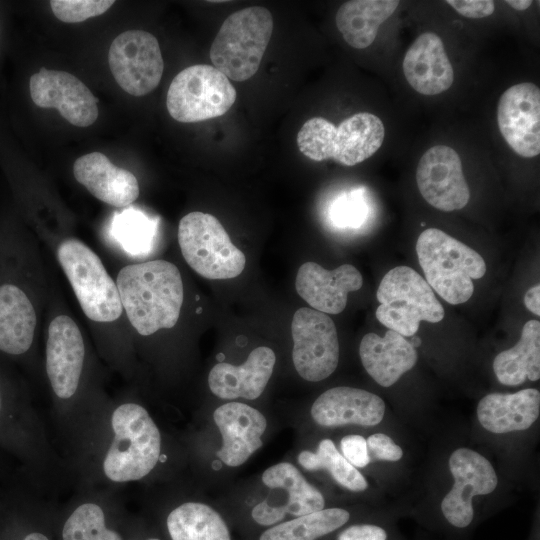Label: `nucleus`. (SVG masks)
<instances>
[{
  "label": "nucleus",
  "instance_id": "obj_35",
  "mask_svg": "<svg viewBox=\"0 0 540 540\" xmlns=\"http://www.w3.org/2000/svg\"><path fill=\"white\" fill-rule=\"evenodd\" d=\"M369 456L378 460L398 461L403 452L400 446L383 433H375L366 439Z\"/></svg>",
  "mask_w": 540,
  "mask_h": 540
},
{
  "label": "nucleus",
  "instance_id": "obj_16",
  "mask_svg": "<svg viewBox=\"0 0 540 540\" xmlns=\"http://www.w3.org/2000/svg\"><path fill=\"white\" fill-rule=\"evenodd\" d=\"M32 101L41 108H55L70 124L88 127L98 118V99L76 76L41 68L30 78Z\"/></svg>",
  "mask_w": 540,
  "mask_h": 540
},
{
  "label": "nucleus",
  "instance_id": "obj_18",
  "mask_svg": "<svg viewBox=\"0 0 540 540\" xmlns=\"http://www.w3.org/2000/svg\"><path fill=\"white\" fill-rule=\"evenodd\" d=\"M213 418L223 441L216 454L227 466L242 465L262 446L267 421L257 409L241 402H229L219 406Z\"/></svg>",
  "mask_w": 540,
  "mask_h": 540
},
{
  "label": "nucleus",
  "instance_id": "obj_29",
  "mask_svg": "<svg viewBox=\"0 0 540 540\" xmlns=\"http://www.w3.org/2000/svg\"><path fill=\"white\" fill-rule=\"evenodd\" d=\"M166 527L171 540H231L220 514L201 502L188 501L173 508Z\"/></svg>",
  "mask_w": 540,
  "mask_h": 540
},
{
  "label": "nucleus",
  "instance_id": "obj_38",
  "mask_svg": "<svg viewBox=\"0 0 540 540\" xmlns=\"http://www.w3.org/2000/svg\"><path fill=\"white\" fill-rule=\"evenodd\" d=\"M387 534L379 526L370 524L353 525L342 531L338 540H386Z\"/></svg>",
  "mask_w": 540,
  "mask_h": 540
},
{
  "label": "nucleus",
  "instance_id": "obj_30",
  "mask_svg": "<svg viewBox=\"0 0 540 540\" xmlns=\"http://www.w3.org/2000/svg\"><path fill=\"white\" fill-rule=\"evenodd\" d=\"M262 482L270 489L287 492L286 514L299 517L324 509L323 495L291 463L270 466L262 474Z\"/></svg>",
  "mask_w": 540,
  "mask_h": 540
},
{
  "label": "nucleus",
  "instance_id": "obj_14",
  "mask_svg": "<svg viewBox=\"0 0 540 540\" xmlns=\"http://www.w3.org/2000/svg\"><path fill=\"white\" fill-rule=\"evenodd\" d=\"M454 485L441 502L447 521L455 527L468 526L474 516L472 498L493 492L498 479L491 463L467 448L456 449L449 458Z\"/></svg>",
  "mask_w": 540,
  "mask_h": 540
},
{
  "label": "nucleus",
  "instance_id": "obj_28",
  "mask_svg": "<svg viewBox=\"0 0 540 540\" xmlns=\"http://www.w3.org/2000/svg\"><path fill=\"white\" fill-rule=\"evenodd\" d=\"M498 381L507 386H517L527 379L540 378V322L527 321L519 341L510 349L499 353L493 361Z\"/></svg>",
  "mask_w": 540,
  "mask_h": 540
},
{
  "label": "nucleus",
  "instance_id": "obj_8",
  "mask_svg": "<svg viewBox=\"0 0 540 540\" xmlns=\"http://www.w3.org/2000/svg\"><path fill=\"white\" fill-rule=\"evenodd\" d=\"M57 258L89 319L107 323L121 316L123 308L116 282L89 246L77 239H65L57 247Z\"/></svg>",
  "mask_w": 540,
  "mask_h": 540
},
{
  "label": "nucleus",
  "instance_id": "obj_12",
  "mask_svg": "<svg viewBox=\"0 0 540 540\" xmlns=\"http://www.w3.org/2000/svg\"><path fill=\"white\" fill-rule=\"evenodd\" d=\"M108 63L117 84L133 96L153 91L164 70L156 37L143 30H128L116 36L109 48Z\"/></svg>",
  "mask_w": 540,
  "mask_h": 540
},
{
  "label": "nucleus",
  "instance_id": "obj_46",
  "mask_svg": "<svg viewBox=\"0 0 540 540\" xmlns=\"http://www.w3.org/2000/svg\"><path fill=\"white\" fill-rule=\"evenodd\" d=\"M196 312H197V313H201V312H202V308H201V307L198 308Z\"/></svg>",
  "mask_w": 540,
  "mask_h": 540
},
{
  "label": "nucleus",
  "instance_id": "obj_17",
  "mask_svg": "<svg viewBox=\"0 0 540 540\" xmlns=\"http://www.w3.org/2000/svg\"><path fill=\"white\" fill-rule=\"evenodd\" d=\"M363 279L356 267L343 264L327 270L308 261L298 269L295 288L299 296L314 310L325 314H339L347 304L348 293L362 287Z\"/></svg>",
  "mask_w": 540,
  "mask_h": 540
},
{
  "label": "nucleus",
  "instance_id": "obj_2",
  "mask_svg": "<svg viewBox=\"0 0 540 540\" xmlns=\"http://www.w3.org/2000/svg\"><path fill=\"white\" fill-rule=\"evenodd\" d=\"M85 360V343L78 325L67 315L55 317L48 327L45 371L54 399L53 418L64 451L77 440L87 422L79 397Z\"/></svg>",
  "mask_w": 540,
  "mask_h": 540
},
{
  "label": "nucleus",
  "instance_id": "obj_40",
  "mask_svg": "<svg viewBox=\"0 0 540 540\" xmlns=\"http://www.w3.org/2000/svg\"><path fill=\"white\" fill-rule=\"evenodd\" d=\"M524 304L526 308L535 314L540 315V285L536 284L529 288L524 296Z\"/></svg>",
  "mask_w": 540,
  "mask_h": 540
},
{
  "label": "nucleus",
  "instance_id": "obj_24",
  "mask_svg": "<svg viewBox=\"0 0 540 540\" xmlns=\"http://www.w3.org/2000/svg\"><path fill=\"white\" fill-rule=\"evenodd\" d=\"M540 393L528 388L512 394L491 393L477 406V417L487 431L496 434L528 429L538 418Z\"/></svg>",
  "mask_w": 540,
  "mask_h": 540
},
{
  "label": "nucleus",
  "instance_id": "obj_39",
  "mask_svg": "<svg viewBox=\"0 0 540 540\" xmlns=\"http://www.w3.org/2000/svg\"><path fill=\"white\" fill-rule=\"evenodd\" d=\"M337 218L342 219L345 223H348L353 226H358L359 219V207L356 203L346 201L343 203V206L340 205L337 208Z\"/></svg>",
  "mask_w": 540,
  "mask_h": 540
},
{
  "label": "nucleus",
  "instance_id": "obj_42",
  "mask_svg": "<svg viewBox=\"0 0 540 540\" xmlns=\"http://www.w3.org/2000/svg\"><path fill=\"white\" fill-rule=\"evenodd\" d=\"M22 540H51L45 533L33 531L24 536Z\"/></svg>",
  "mask_w": 540,
  "mask_h": 540
},
{
  "label": "nucleus",
  "instance_id": "obj_36",
  "mask_svg": "<svg viewBox=\"0 0 540 540\" xmlns=\"http://www.w3.org/2000/svg\"><path fill=\"white\" fill-rule=\"evenodd\" d=\"M340 447L344 458L354 467L362 468L369 464L371 458L364 437L347 435L341 439Z\"/></svg>",
  "mask_w": 540,
  "mask_h": 540
},
{
  "label": "nucleus",
  "instance_id": "obj_5",
  "mask_svg": "<svg viewBox=\"0 0 540 540\" xmlns=\"http://www.w3.org/2000/svg\"><path fill=\"white\" fill-rule=\"evenodd\" d=\"M384 138L382 120L372 113L360 112L337 127L323 117L308 119L297 134V145L311 160L332 159L343 166H354L374 155Z\"/></svg>",
  "mask_w": 540,
  "mask_h": 540
},
{
  "label": "nucleus",
  "instance_id": "obj_27",
  "mask_svg": "<svg viewBox=\"0 0 540 540\" xmlns=\"http://www.w3.org/2000/svg\"><path fill=\"white\" fill-rule=\"evenodd\" d=\"M398 0H351L336 12L335 22L344 40L355 49L370 46L379 26L397 9Z\"/></svg>",
  "mask_w": 540,
  "mask_h": 540
},
{
  "label": "nucleus",
  "instance_id": "obj_31",
  "mask_svg": "<svg viewBox=\"0 0 540 540\" xmlns=\"http://www.w3.org/2000/svg\"><path fill=\"white\" fill-rule=\"evenodd\" d=\"M349 518L344 509H322L273 525L259 540H316L340 528Z\"/></svg>",
  "mask_w": 540,
  "mask_h": 540
},
{
  "label": "nucleus",
  "instance_id": "obj_37",
  "mask_svg": "<svg viewBox=\"0 0 540 540\" xmlns=\"http://www.w3.org/2000/svg\"><path fill=\"white\" fill-rule=\"evenodd\" d=\"M446 3L467 18H484L495 11V2L492 0H447Z\"/></svg>",
  "mask_w": 540,
  "mask_h": 540
},
{
  "label": "nucleus",
  "instance_id": "obj_19",
  "mask_svg": "<svg viewBox=\"0 0 540 540\" xmlns=\"http://www.w3.org/2000/svg\"><path fill=\"white\" fill-rule=\"evenodd\" d=\"M384 413L385 403L379 396L346 386L326 390L311 407L313 420L324 427L374 426L382 421Z\"/></svg>",
  "mask_w": 540,
  "mask_h": 540
},
{
  "label": "nucleus",
  "instance_id": "obj_9",
  "mask_svg": "<svg viewBox=\"0 0 540 540\" xmlns=\"http://www.w3.org/2000/svg\"><path fill=\"white\" fill-rule=\"evenodd\" d=\"M178 242L187 264L204 278L231 279L245 268V255L209 213L194 211L185 215L179 222Z\"/></svg>",
  "mask_w": 540,
  "mask_h": 540
},
{
  "label": "nucleus",
  "instance_id": "obj_1",
  "mask_svg": "<svg viewBox=\"0 0 540 540\" xmlns=\"http://www.w3.org/2000/svg\"><path fill=\"white\" fill-rule=\"evenodd\" d=\"M63 459L76 486L118 491L147 479L164 461L163 438L144 405L103 403Z\"/></svg>",
  "mask_w": 540,
  "mask_h": 540
},
{
  "label": "nucleus",
  "instance_id": "obj_43",
  "mask_svg": "<svg viewBox=\"0 0 540 540\" xmlns=\"http://www.w3.org/2000/svg\"><path fill=\"white\" fill-rule=\"evenodd\" d=\"M410 344L414 347V348H417L421 345V339L419 337H413L411 341H409Z\"/></svg>",
  "mask_w": 540,
  "mask_h": 540
},
{
  "label": "nucleus",
  "instance_id": "obj_45",
  "mask_svg": "<svg viewBox=\"0 0 540 540\" xmlns=\"http://www.w3.org/2000/svg\"><path fill=\"white\" fill-rule=\"evenodd\" d=\"M147 540H160V539L151 537V538H148Z\"/></svg>",
  "mask_w": 540,
  "mask_h": 540
},
{
  "label": "nucleus",
  "instance_id": "obj_4",
  "mask_svg": "<svg viewBox=\"0 0 540 540\" xmlns=\"http://www.w3.org/2000/svg\"><path fill=\"white\" fill-rule=\"evenodd\" d=\"M416 253L426 282L452 305L467 302L474 292L473 280L486 273L478 252L437 228L419 235Z\"/></svg>",
  "mask_w": 540,
  "mask_h": 540
},
{
  "label": "nucleus",
  "instance_id": "obj_10",
  "mask_svg": "<svg viewBox=\"0 0 540 540\" xmlns=\"http://www.w3.org/2000/svg\"><path fill=\"white\" fill-rule=\"evenodd\" d=\"M237 93L230 80L214 66H189L172 80L166 97L170 116L178 122L194 123L224 115L235 103Z\"/></svg>",
  "mask_w": 540,
  "mask_h": 540
},
{
  "label": "nucleus",
  "instance_id": "obj_23",
  "mask_svg": "<svg viewBox=\"0 0 540 540\" xmlns=\"http://www.w3.org/2000/svg\"><path fill=\"white\" fill-rule=\"evenodd\" d=\"M359 355L367 373L383 387L395 384L417 362L416 349L404 336L392 330L384 337L376 333L364 335Z\"/></svg>",
  "mask_w": 540,
  "mask_h": 540
},
{
  "label": "nucleus",
  "instance_id": "obj_21",
  "mask_svg": "<svg viewBox=\"0 0 540 540\" xmlns=\"http://www.w3.org/2000/svg\"><path fill=\"white\" fill-rule=\"evenodd\" d=\"M276 356L265 346L253 349L239 366L221 362L208 375L211 392L222 399L253 400L264 391L274 369Z\"/></svg>",
  "mask_w": 540,
  "mask_h": 540
},
{
  "label": "nucleus",
  "instance_id": "obj_11",
  "mask_svg": "<svg viewBox=\"0 0 540 540\" xmlns=\"http://www.w3.org/2000/svg\"><path fill=\"white\" fill-rule=\"evenodd\" d=\"M292 360L305 380L318 382L329 377L339 361V341L333 320L312 308H300L291 323Z\"/></svg>",
  "mask_w": 540,
  "mask_h": 540
},
{
  "label": "nucleus",
  "instance_id": "obj_3",
  "mask_svg": "<svg viewBox=\"0 0 540 540\" xmlns=\"http://www.w3.org/2000/svg\"><path fill=\"white\" fill-rule=\"evenodd\" d=\"M116 285L122 308L140 335L176 325L184 293L180 271L173 263L152 260L124 266Z\"/></svg>",
  "mask_w": 540,
  "mask_h": 540
},
{
  "label": "nucleus",
  "instance_id": "obj_41",
  "mask_svg": "<svg viewBox=\"0 0 540 540\" xmlns=\"http://www.w3.org/2000/svg\"><path fill=\"white\" fill-rule=\"evenodd\" d=\"M505 3L508 4L510 7L514 8L515 10L524 11V10L528 9L531 6L532 1H530V0H506Z\"/></svg>",
  "mask_w": 540,
  "mask_h": 540
},
{
  "label": "nucleus",
  "instance_id": "obj_25",
  "mask_svg": "<svg viewBox=\"0 0 540 540\" xmlns=\"http://www.w3.org/2000/svg\"><path fill=\"white\" fill-rule=\"evenodd\" d=\"M36 328L35 309L19 287L0 286V351L22 355L32 346Z\"/></svg>",
  "mask_w": 540,
  "mask_h": 540
},
{
  "label": "nucleus",
  "instance_id": "obj_6",
  "mask_svg": "<svg viewBox=\"0 0 540 540\" xmlns=\"http://www.w3.org/2000/svg\"><path fill=\"white\" fill-rule=\"evenodd\" d=\"M273 31L271 12L251 6L232 13L210 48L213 66L228 79L246 81L258 71Z\"/></svg>",
  "mask_w": 540,
  "mask_h": 540
},
{
  "label": "nucleus",
  "instance_id": "obj_7",
  "mask_svg": "<svg viewBox=\"0 0 540 540\" xmlns=\"http://www.w3.org/2000/svg\"><path fill=\"white\" fill-rule=\"evenodd\" d=\"M375 315L389 330L414 336L421 321L438 323L445 312L426 280L408 266H397L382 278L376 291Z\"/></svg>",
  "mask_w": 540,
  "mask_h": 540
},
{
  "label": "nucleus",
  "instance_id": "obj_20",
  "mask_svg": "<svg viewBox=\"0 0 540 540\" xmlns=\"http://www.w3.org/2000/svg\"><path fill=\"white\" fill-rule=\"evenodd\" d=\"M408 84L418 93L431 96L448 90L454 82V69L441 38L432 32L419 35L403 60Z\"/></svg>",
  "mask_w": 540,
  "mask_h": 540
},
{
  "label": "nucleus",
  "instance_id": "obj_32",
  "mask_svg": "<svg viewBox=\"0 0 540 540\" xmlns=\"http://www.w3.org/2000/svg\"><path fill=\"white\" fill-rule=\"evenodd\" d=\"M298 462L306 470H327L339 485L348 490L361 492L368 487L364 476L339 453L330 439L320 441L315 453L308 450L300 452Z\"/></svg>",
  "mask_w": 540,
  "mask_h": 540
},
{
  "label": "nucleus",
  "instance_id": "obj_15",
  "mask_svg": "<svg viewBox=\"0 0 540 540\" xmlns=\"http://www.w3.org/2000/svg\"><path fill=\"white\" fill-rule=\"evenodd\" d=\"M497 123L509 147L524 158L540 153V89L531 82L506 89L497 105Z\"/></svg>",
  "mask_w": 540,
  "mask_h": 540
},
{
  "label": "nucleus",
  "instance_id": "obj_13",
  "mask_svg": "<svg viewBox=\"0 0 540 540\" xmlns=\"http://www.w3.org/2000/svg\"><path fill=\"white\" fill-rule=\"evenodd\" d=\"M416 183L422 197L441 211L460 210L470 199L460 156L446 145H435L422 155L416 168Z\"/></svg>",
  "mask_w": 540,
  "mask_h": 540
},
{
  "label": "nucleus",
  "instance_id": "obj_26",
  "mask_svg": "<svg viewBox=\"0 0 540 540\" xmlns=\"http://www.w3.org/2000/svg\"><path fill=\"white\" fill-rule=\"evenodd\" d=\"M76 487V502L63 523L62 540H123L107 525L105 499L109 489Z\"/></svg>",
  "mask_w": 540,
  "mask_h": 540
},
{
  "label": "nucleus",
  "instance_id": "obj_22",
  "mask_svg": "<svg viewBox=\"0 0 540 540\" xmlns=\"http://www.w3.org/2000/svg\"><path fill=\"white\" fill-rule=\"evenodd\" d=\"M73 174L94 197L111 206H128L140 193L135 175L115 166L100 152L79 157L73 165Z\"/></svg>",
  "mask_w": 540,
  "mask_h": 540
},
{
  "label": "nucleus",
  "instance_id": "obj_34",
  "mask_svg": "<svg viewBox=\"0 0 540 540\" xmlns=\"http://www.w3.org/2000/svg\"><path fill=\"white\" fill-rule=\"evenodd\" d=\"M115 2L103 0H53L50 6L57 19L79 23L105 13Z\"/></svg>",
  "mask_w": 540,
  "mask_h": 540
},
{
  "label": "nucleus",
  "instance_id": "obj_33",
  "mask_svg": "<svg viewBox=\"0 0 540 540\" xmlns=\"http://www.w3.org/2000/svg\"><path fill=\"white\" fill-rule=\"evenodd\" d=\"M112 231L127 252L139 254L149 249L154 226L145 214L129 208L114 216Z\"/></svg>",
  "mask_w": 540,
  "mask_h": 540
},
{
  "label": "nucleus",
  "instance_id": "obj_44",
  "mask_svg": "<svg viewBox=\"0 0 540 540\" xmlns=\"http://www.w3.org/2000/svg\"><path fill=\"white\" fill-rule=\"evenodd\" d=\"M3 398H2V393H1V389H0V416L3 414Z\"/></svg>",
  "mask_w": 540,
  "mask_h": 540
}]
</instances>
